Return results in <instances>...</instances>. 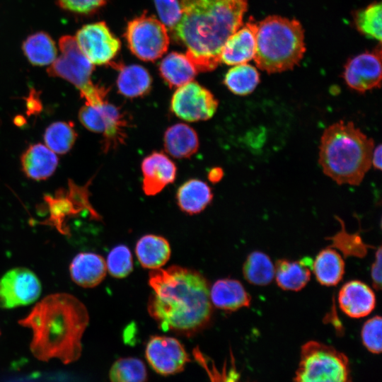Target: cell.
Returning a JSON list of instances; mask_svg holds the SVG:
<instances>
[{
	"label": "cell",
	"instance_id": "cell-1",
	"mask_svg": "<svg viewBox=\"0 0 382 382\" xmlns=\"http://www.w3.org/2000/svg\"><path fill=\"white\" fill-rule=\"evenodd\" d=\"M149 284L147 310L163 331L190 337L212 323L209 284L198 271L178 265L153 270Z\"/></svg>",
	"mask_w": 382,
	"mask_h": 382
},
{
	"label": "cell",
	"instance_id": "cell-2",
	"mask_svg": "<svg viewBox=\"0 0 382 382\" xmlns=\"http://www.w3.org/2000/svg\"><path fill=\"white\" fill-rule=\"evenodd\" d=\"M18 323L32 330L30 349L37 359L48 361L57 359L69 364L81 355V340L89 323V315L77 297L58 292L37 301Z\"/></svg>",
	"mask_w": 382,
	"mask_h": 382
},
{
	"label": "cell",
	"instance_id": "cell-3",
	"mask_svg": "<svg viewBox=\"0 0 382 382\" xmlns=\"http://www.w3.org/2000/svg\"><path fill=\"white\" fill-rule=\"evenodd\" d=\"M182 16L173 30L199 71L215 69L228 38L243 25L248 0H180Z\"/></svg>",
	"mask_w": 382,
	"mask_h": 382
},
{
	"label": "cell",
	"instance_id": "cell-4",
	"mask_svg": "<svg viewBox=\"0 0 382 382\" xmlns=\"http://www.w3.org/2000/svg\"><path fill=\"white\" fill-rule=\"evenodd\" d=\"M374 142L351 122L340 120L322 134L319 163L339 185H359L371 166Z\"/></svg>",
	"mask_w": 382,
	"mask_h": 382
},
{
	"label": "cell",
	"instance_id": "cell-5",
	"mask_svg": "<svg viewBox=\"0 0 382 382\" xmlns=\"http://www.w3.org/2000/svg\"><path fill=\"white\" fill-rule=\"evenodd\" d=\"M306 52L304 32L295 19L270 16L257 23L256 66L269 74L290 70Z\"/></svg>",
	"mask_w": 382,
	"mask_h": 382
},
{
	"label": "cell",
	"instance_id": "cell-6",
	"mask_svg": "<svg viewBox=\"0 0 382 382\" xmlns=\"http://www.w3.org/2000/svg\"><path fill=\"white\" fill-rule=\"evenodd\" d=\"M60 55L50 65L49 76L63 79L75 87L86 104L97 105L106 100L108 90L91 81L94 65L82 53L74 37L64 35L59 39Z\"/></svg>",
	"mask_w": 382,
	"mask_h": 382
},
{
	"label": "cell",
	"instance_id": "cell-7",
	"mask_svg": "<svg viewBox=\"0 0 382 382\" xmlns=\"http://www.w3.org/2000/svg\"><path fill=\"white\" fill-rule=\"evenodd\" d=\"M293 382H352L349 359L332 346L308 341L301 347Z\"/></svg>",
	"mask_w": 382,
	"mask_h": 382
},
{
	"label": "cell",
	"instance_id": "cell-8",
	"mask_svg": "<svg viewBox=\"0 0 382 382\" xmlns=\"http://www.w3.org/2000/svg\"><path fill=\"white\" fill-rule=\"evenodd\" d=\"M125 37L131 52L146 62L162 57L170 43L165 25L146 12L128 23Z\"/></svg>",
	"mask_w": 382,
	"mask_h": 382
},
{
	"label": "cell",
	"instance_id": "cell-9",
	"mask_svg": "<svg viewBox=\"0 0 382 382\" xmlns=\"http://www.w3.org/2000/svg\"><path fill=\"white\" fill-rule=\"evenodd\" d=\"M81 123L88 130L102 134L103 147L108 151L123 143L129 122L126 114L107 100L97 105L86 104L79 112Z\"/></svg>",
	"mask_w": 382,
	"mask_h": 382
},
{
	"label": "cell",
	"instance_id": "cell-10",
	"mask_svg": "<svg viewBox=\"0 0 382 382\" xmlns=\"http://www.w3.org/2000/svg\"><path fill=\"white\" fill-rule=\"evenodd\" d=\"M217 108L218 100L212 93L192 81L178 87L170 100L172 112L187 122L209 120Z\"/></svg>",
	"mask_w": 382,
	"mask_h": 382
},
{
	"label": "cell",
	"instance_id": "cell-11",
	"mask_svg": "<svg viewBox=\"0 0 382 382\" xmlns=\"http://www.w3.org/2000/svg\"><path fill=\"white\" fill-rule=\"evenodd\" d=\"M42 291L36 274L25 267H13L0 278V308L11 309L36 301Z\"/></svg>",
	"mask_w": 382,
	"mask_h": 382
},
{
	"label": "cell",
	"instance_id": "cell-12",
	"mask_svg": "<svg viewBox=\"0 0 382 382\" xmlns=\"http://www.w3.org/2000/svg\"><path fill=\"white\" fill-rule=\"evenodd\" d=\"M78 47L94 65L110 64L120 49V42L105 22L83 25L74 37Z\"/></svg>",
	"mask_w": 382,
	"mask_h": 382
},
{
	"label": "cell",
	"instance_id": "cell-13",
	"mask_svg": "<svg viewBox=\"0 0 382 382\" xmlns=\"http://www.w3.org/2000/svg\"><path fill=\"white\" fill-rule=\"evenodd\" d=\"M145 356L150 366L163 376L181 372L190 361L183 345L176 338L169 336L150 337L146 345Z\"/></svg>",
	"mask_w": 382,
	"mask_h": 382
},
{
	"label": "cell",
	"instance_id": "cell-14",
	"mask_svg": "<svg viewBox=\"0 0 382 382\" xmlns=\"http://www.w3.org/2000/svg\"><path fill=\"white\" fill-rule=\"evenodd\" d=\"M343 78L347 85L359 93L380 88L381 84V49L375 48L349 59Z\"/></svg>",
	"mask_w": 382,
	"mask_h": 382
},
{
	"label": "cell",
	"instance_id": "cell-15",
	"mask_svg": "<svg viewBox=\"0 0 382 382\" xmlns=\"http://www.w3.org/2000/svg\"><path fill=\"white\" fill-rule=\"evenodd\" d=\"M257 23L252 18L226 41L221 62L228 65L245 64L254 59L256 51Z\"/></svg>",
	"mask_w": 382,
	"mask_h": 382
},
{
	"label": "cell",
	"instance_id": "cell-16",
	"mask_svg": "<svg viewBox=\"0 0 382 382\" xmlns=\"http://www.w3.org/2000/svg\"><path fill=\"white\" fill-rule=\"evenodd\" d=\"M142 188L145 195L154 196L159 193L176 175L175 163L163 153L153 152L141 163Z\"/></svg>",
	"mask_w": 382,
	"mask_h": 382
},
{
	"label": "cell",
	"instance_id": "cell-17",
	"mask_svg": "<svg viewBox=\"0 0 382 382\" xmlns=\"http://www.w3.org/2000/svg\"><path fill=\"white\" fill-rule=\"evenodd\" d=\"M338 303L342 311L352 318L369 316L376 306L373 289L359 280L346 282L338 293Z\"/></svg>",
	"mask_w": 382,
	"mask_h": 382
},
{
	"label": "cell",
	"instance_id": "cell-18",
	"mask_svg": "<svg viewBox=\"0 0 382 382\" xmlns=\"http://www.w3.org/2000/svg\"><path fill=\"white\" fill-rule=\"evenodd\" d=\"M107 273L104 258L96 253L82 252L76 254L69 265L71 280L83 288H93L100 284Z\"/></svg>",
	"mask_w": 382,
	"mask_h": 382
},
{
	"label": "cell",
	"instance_id": "cell-19",
	"mask_svg": "<svg viewBox=\"0 0 382 382\" xmlns=\"http://www.w3.org/2000/svg\"><path fill=\"white\" fill-rule=\"evenodd\" d=\"M210 300L216 308L236 311L250 305L251 297L238 280L224 278L216 280L210 288Z\"/></svg>",
	"mask_w": 382,
	"mask_h": 382
},
{
	"label": "cell",
	"instance_id": "cell-20",
	"mask_svg": "<svg viewBox=\"0 0 382 382\" xmlns=\"http://www.w3.org/2000/svg\"><path fill=\"white\" fill-rule=\"evenodd\" d=\"M25 175L34 180H43L54 173L59 163L55 153L42 144L30 145L21 157Z\"/></svg>",
	"mask_w": 382,
	"mask_h": 382
},
{
	"label": "cell",
	"instance_id": "cell-21",
	"mask_svg": "<svg viewBox=\"0 0 382 382\" xmlns=\"http://www.w3.org/2000/svg\"><path fill=\"white\" fill-rule=\"evenodd\" d=\"M313 260L305 257L299 260L280 259L274 266V278L277 285L286 291H298L308 283Z\"/></svg>",
	"mask_w": 382,
	"mask_h": 382
},
{
	"label": "cell",
	"instance_id": "cell-22",
	"mask_svg": "<svg viewBox=\"0 0 382 382\" xmlns=\"http://www.w3.org/2000/svg\"><path fill=\"white\" fill-rule=\"evenodd\" d=\"M135 253L140 265L153 270L161 268L168 261L171 249L164 237L146 234L137 242Z\"/></svg>",
	"mask_w": 382,
	"mask_h": 382
},
{
	"label": "cell",
	"instance_id": "cell-23",
	"mask_svg": "<svg viewBox=\"0 0 382 382\" xmlns=\"http://www.w3.org/2000/svg\"><path fill=\"white\" fill-rule=\"evenodd\" d=\"M166 151L176 158H187L197 152L199 139L195 129L184 123L169 127L163 137Z\"/></svg>",
	"mask_w": 382,
	"mask_h": 382
},
{
	"label": "cell",
	"instance_id": "cell-24",
	"mask_svg": "<svg viewBox=\"0 0 382 382\" xmlns=\"http://www.w3.org/2000/svg\"><path fill=\"white\" fill-rule=\"evenodd\" d=\"M212 199L213 194L209 186L198 179H191L184 183L176 194L179 208L190 215L202 212Z\"/></svg>",
	"mask_w": 382,
	"mask_h": 382
},
{
	"label": "cell",
	"instance_id": "cell-25",
	"mask_svg": "<svg viewBox=\"0 0 382 382\" xmlns=\"http://www.w3.org/2000/svg\"><path fill=\"white\" fill-rule=\"evenodd\" d=\"M117 79L118 92L127 98H134L147 94L151 88L152 79L149 71L140 65H119Z\"/></svg>",
	"mask_w": 382,
	"mask_h": 382
},
{
	"label": "cell",
	"instance_id": "cell-26",
	"mask_svg": "<svg viewBox=\"0 0 382 382\" xmlns=\"http://www.w3.org/2000/svg\"><path fill=\"white\" fill-rule=\"evenodd\" d=\"M345 267L342 255L336 250L327 248L320 250L313 261L312 271L320 284L332 286L342 280Z\"/></svg>",
	"mask_w": 382,
	"mask_h": 382
},
{
	"label": "cell",
	"instance_id": "cell-27",
	"mask_svg": "<svg viewBox=\"0 0 382 382\" xmlns=\"http://www.w3.org/2000/svg\"><path fill=\"white\" fill-rule=\"evenodd\" d=\"M159 71L166 83L174 88L192 81L198 71L186 55L173 52L161 61Z\"/></svg>",
	"mask_w": 382,
	"mask_h": 382
},
{
	"label": "cell",
	"instance_id": "cell-28",
	"mask_svg": "<svg viewBox=\"0 0 382 382\" xmlns=\"http://www.w3.org/2000/svg\"><path fill=\"white\" fill-rule=\"evenodd\" d=\"M23 50L28 60L35 66L50 65L57 57L54 41L44 32L30 35L23 44Z\"/></svg>",
	"mask_w": 382,
	"mask_h": 382
},
{
	"label": "cell",
	"instance_id": "cell-29",
	"mask_svg": "<svg viewBox=\"0 0 382 382\" xmlns=\"http://www.w3.org/2000/svg\"><path fill=\"white\" fill-rule=\"evenodd\" d=\"M243 274L250 284L265 286L274 278V265L267 254L253 251L248 255L243 264Z\"/></svg>",
	"mask_w": 382,
	"mask_h": 382
},
{
	"label": "cell",
	"instance_id": "cell-30",
	"mask_svg": "<svg viewBox=\"0 0 382 382\" xmlns=\"http://www.w3.org/2000/svg\"><path fill=\"white\" fill-rule=\"evenodd\" d=\"M260 82V74L253 66L245 64L234 65L226 74L224 84L233 93L246 96L251 93Z\"/></svg>",
	"mask_w": 382,
	"mask_h": 382
},
{
	"label": "cell",
	"instance_id": "cell-31",
	"mask_svg": "<svg viewBox=\"0 0 382 382\" xmlns=\"http://www.w3.org/2000/svg\"><path fill=\"white\" fill-rule=\"evenodd\" d=\"M77 138L74 125L71 122H55L45 131V146L54 153L64 154L74 146Z\"/></svg>",
	"mask_w": 382,
	"mask_h": 382
},
{
	"label": "cell",
	"instance_id": "cell-32",
	"mask_svg": "<svg viewBox=\"0 0 382 382\" xmlns=\"http://www.w3.org/2000/svg\"><path fill=\"white\" fill-rule=\"evenodd\" d=\"M109 378L110 382H146L147 370L144 362L139 359L120 358L111 366Z\"/></svg>",
	"mask_w": 382,
	"mask_h": 382
},
{
	"label": "cell",
	"instance_id": "cell-33",
	"mask_svg": "<svg viewBox=\"0 0 382 382\" xmlns=\"http://www.w3.org/2000/svg\"><path fill=\"white\" fill-rule=\"evenodd\" d=\"M381 4L374 2L354 14L356 28L367 37L381 40Z\"/></svg>",
	"mask_w": 382,
	"mask_h": 382
},
{
	"label": "cell",
	"instance_id": "cell-34",
	"mask_svg": "<svg viewBox=\"0 0 382 382\" xmlns=\"http://www.w3.org/2000/svg\"><path fill=\"white\" fill-rule=\"evenodd\" d=\"M105 262L107 271L115 278H125L133 270L132 253L125 245L114 247L108 253Z\"/></svg>",
	"mask_w": 382,
	"mask_h": 382
},
{
	"label": "cell",
	"instance_id": "cell-35",
	"mask_svg": "<svg viewBox=\"0 0 382 382\" xmlns=\"http://www.w3.org/2000/svg\"><path fill=\"white\" fill-rule=\"evenodd\" d=\"M381 317L374 316L367 320L361 330L363 345L370 352L377 354L381 352Z\"/></svg>",
	"mask_w": 382,
	"mask_h": 382
},
{
	"label": "cell",
	"instance_id": "cell-36",
	"mask_svg": "<svg viewBox=\"0 0 382 382\" xmlns=\"http://www.w3.org/2000/svg\"><path fill=\"white\" fill-rule=\"evenodd\" d=\"M161 23L173 30L179 22L182 11L178 0H154Z\"/></svg>",
	"mask_w": 382,
	"mask_h": 382
},
{
	"label": "cell",
	"instance_id": "cell-37",
	"mask_svg": "<svg viewBox=\"0 0 382 382\" xmlns=\"http://www.w3.org/2000/svg\"><path fill=\"white\" fill-rule=\"evenodd\" d=\"M59 6L69 12L89 14L105 4L107 0H57Z\"/></svg>",
	"mask_w": 382,
	"mask_h": 382
},
{
	"label": "cell",
	"instance_id": "cell-38",
	"mask_svg": "<svg viewBox=\"0 0 382 382\" xmlns=\"http://www.w3.org/2000/svg\"><path fill=\"white\" fill-rule=\"evenodd\" d=\"M194 357L198 363L205 369L208 374L211 382H234L236 378H231L228 376L226 369L222 371H217L216 366L207 360V358L197 349L193 352Z\"/></svg>",
	"mask_w": 382,
	"mask_h": 382
},
{
	"label": "cell",
	"instance_id": "cell-39",
	"mask_svg": "<svg viewBox=\"0 0 382 382\" xmlns=\"http://www.w3.org/2000/svg\"><path fill=\"white\" fill-rule=\"evenodd\" d=\"M371 277L374 287L378 290L381 287V248L378 247L371 268Z\"/></svg>",
	"mask_w": 382,
	"mask_h": 382
},
{
	"label": "cell",
	"instance_id": "cell-40",
	"mask_svg": "<svg viewBox=\"0 0 382 382\" xmlns=\"http://www.w3.org/2000/svg\"><path fill=\"white\" fill-rule=\"evenodd\" d=\"M381 146L378 145L374 149L371 156V166L376 169H381Z\"/></svg>",
	"mask_w": 382,
	"mask_h": 382
},
{
	"label": "cell",
	"instance_id": "cell-41",
	"mask_svg": "<svg viewBox=\"0 0 382 382\" xmlns=\"http://www.w3.org/2000/svg\"><path fill=\"white\" fill-rule=\"evenodd\" d=\"M222 175H223V172L221 169L218 168L212 169L210 172L209 173V178L213 183H215L219 180L222 178Z\"/></svg>",
	"mask_w": 382,
	"mask_h": 382
},
{
	"label": "cell",
	"instance_id": "cell-42",
	"mask_svg": "<svg viewBox=\"0 0 382 382\" xmlns=\"http://www.w3.org/2000/svg\"><path fill=\"white\" fill-rule=\"evenodd\" d=\"M0 335H1V331H0Z\"/></svg>",
	"mask_w": 382,
	"mask_h": 382
}]
</instances>
